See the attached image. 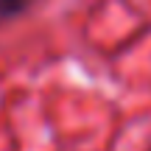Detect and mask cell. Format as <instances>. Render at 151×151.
<instances>
[{"instance_id": "cell-1", "label": "cell", "mask_w": 151, "mask_h": 151, "mask_svg": "<svg viewBox=\"0 0 151 151\" xmlns=\"http://www.w3.org/2000/svg\"><path fill=\"white\" fill-rule=\"evenodd\" d=\"M34 3H37V0H0V25L9 22V20L22 17Z\"/></svg>"}]
</instances>
